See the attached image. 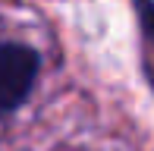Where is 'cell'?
I'll return each instance as SVG.
<instances>
[{"instance_id": "obj_1", "label": "cell", "mask_w": 154, "mask_h": 151, "mask_svg": "<svg viewBox=\"0 0 154 151\" xmlns=\"http://www.w3.org/2000/svg\"><path fill=\"white\" fill-rule=\"evenodd\" d=\"M38 66L41 60L35 47L19 44V41L0 44V116L25 104L35 79H38Z\"/></svg>"}, {"instance_id": "obj_2", "label": "cell", "mask_w": 154, "mask_h": 151, "mask_svg": "<svg viewBox=\"0 0 154 151\" xmlns=\"http://www.w3.org/2000/svg\"><path fill=\"white\" fill-rule=\"evenodd\" d=\"M135 10H138V22H142L148 44H154V0H135ZM148 76L154 79V69H148Z\"/></svg>"}]
</instances>
